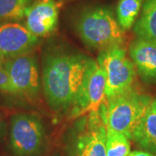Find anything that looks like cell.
Listing matches in <instances>:
<instances>
[{"instance_id": "1", "label": "cell", "mask_w": 156, "mask_h": 156, "mask_svg": "<svg viewBox=\"0 0 156 156\" xmlns=\"http://www.w3.org/2000/svg\"><path fill=\"white\" fill-rule=\"evenodd\" d=\"M92 58L80 53H55L46 56L42 74L43 89L50 108L69 112L87 76Z\"/></svg>"}, {"instance_id": "2", "label": "cell", "mask_w": 156, "mask_h": 156, "mask_svg": "<svg viewBox=\"0 0 156 156\" xmlns=\"http://www.w3.org/2000/svg\"><path fill=\"white\" fill-rule=\"evenodd\" d=\"M76 30L85 44L101 51L122 47L125 41L123 30L113 12L103 6L84 10L78 18Z\"/></svg>"}, {"instance_id": "3", "label": "cell", "mask_w": 156, "mask_h": 156, "mask_svg": "<svg viewBox=\"0 0 156 156\" xmlns=\"http://www.w3.org/2000/svg\"><path fill=\"white\" fill-rule=\"evenodd\" d=\"M107 108L84 115L75 123L68 138V156H107Z\"/></svg>"}, {"instance_id": "4", "label": "cell", "mask_w": 156, "mask_h": 156, "mask_svg": "<svg viewBox=\"0 0 156 156\" xmlns=\"http://www.w3.org/2000/svg\"><path fill=\"white\" fill-rule=\"evenodd\" d=\"M96 62L106 74L105 98L111 100L133 90L136 69L122 47L101 51Z\"/></svg>"}, {"instance_id": "5", "label": "cell", "mask_w": 156, "mask_h": 156, "mask_svg": "<svg viewBox=\"0 0 156 156\" xmlns=\"http://www.w3.org/2000/svg\"><path fill=\"white\" fill-rule=\"evenodd\" d=\"M153 98L131 90L108 101L107 127L131 139L132 132Z\"/></svg>"}, {"instance_id": "6", "label": "cell", "mask_w": 156, "mask_h": 156, "mask_svg": "<svg viewBox=\"0 0 156 156\" xmlns=\"http://www.w3.org/2000/svg\"><path fill=\"white\" fill-rule=\"evenodd\" d=\"M10 144L16 156H37L45 145V128L37 115L17 113L12 115Z\"/></svg>"}, {"instance_id": "7", "label": "cell", "mask_w": 156, "mask_h": 156, "mask_svg": "<svg viewBox=\"0 0 156 156\" xmlns=\"http://www.w3.org/2000/svg\"><path fill=\"white\" fill-rule=\"evenodd\" d=\"M5 69L8 74L15 95L33 100L40 92L41 82L37 60L30 53L7 59Z\"/></svg>"}, {"instance_id": "8", "label": "cell", "mask_w": 156, "mask_h": 156, "mask_svg": "<svg viewBox=\"0 0 156 156\" xmlns=\"http://www.w3.org/2000/svg\"><path fill=\"white\" fill-rule=\"evenodd\" d=\"M106 74L98 62L92 59L84 83L69 110V116L81 117L98 112L105 98Z\"/></svg>"}, {"instance_id": "9", "label": "cell", "mask_w": 156, "mask_h": 156, "mask_svg": "<svg viewBox=\"0 0 156 156\" xmlns=\"http://www.w3.org/2000/svg\"><path fill=\"white\" fill-rule=\"evenodd\" d=\"M38 38L19 23H0V54L6 60L30 53Z\"/></svg>"}, {"instance_id": "10", "label": "cell", "mask_w": 156, "mask_h": 156, "mask_svg": "<svg viewBox=\"0 0 156 156\" xmlns=\"http://www.w3.org/2000/svg\"><path fill=\"white\" fill-rule=\"evenodd\" d=\"M25 26L37 37L55 31L58 23L59 5L56 0H37L25 11Z\"/></svg>"}, {"instance_id": "11", "label": "cell", "mask_w": 156, "mask_h": 156, "mask_svg": "<svg viewBox=\"0 0 156 156\" xmlns=\"http://www.w3.org/2000/svg\"><path fill=\"white\" fill-rule=\"evenodd\" d=\"M129 56L142 80L156 83V43L137 38L130 44Z\"/></svg>"}, {"instance_id": "12", "label": "cell", "mask_w": 156, "mask_h": 156, "mask_svg": "<svg viewBox=\"0 0 156 156\" xmlns=\"http://www.w3.org/2000/svg\"><path fill=\"white\" fill-rule=\"evenodd\" d=\"M131 139L140 148L156 156V99H153L132 132Z\"/></svg>"}, {"instance_id": "13", "label": "cell", "mask_w": 156, "mask_h": 156, "mask_svg": "<svg viewBox=\"0 0 156 156\" xmlns=\"http://www.w3.org/2000/svg\"><path fill=\"white\" fill-rule=\"evenodd\" d=\"M134 30L138 38L156 43V0H146Z\"/></svg>"}, {"instance_id": "14", "label": "cell", "mask_w": 156, "mask_h": 156, "mask_svg": "<svg viewBox=\"0 0 156 156\" xmlns=\"http://www.w3.org/2000/svg\"><path fill=\"white\" fill-rule=\"evenodd\" d=\"M142 6V0H121L117 5V21L123 30L133 27Z\"/></svg>"}, {"instance_id": "15", "label": "cell", "mask_w": 156, "mask_h": 156, "mask_svg": "<svg viewBox=\"0 0 156 156\" xmlns=\"http://www.w3.org/2000/svg\"><path fill=\"white\" fill-rule=\"evenodd\" d=\"M129 153L130 142L128 137L107 127V156H128Z\"/></svg>"}, {"instance_id": "16", "label": "cell", "mask_w": 156, "mask_h": 156, "mask_svg": "<svg viewBox=\"0 0 156 156\" xmlns=\"http://www.w3.org/2000/svg\"><path fill=\"white\" fill-rule=\"evenodd\" d=\"M31 0H0V19L17 20L24 17Z\"/></svg>"}, {"instance_id": "17", "label": "cell", "mask_w": 156, "mask_h": 156, "mask_svg": "<svg viewBox=\"0 0 156 156\" xmlns=\"http://www.w3.org/2000/svg\"><path fill=\"white\" fill-rule=\"evenodd\" d=\"M0 91L6 94L15 95L14 89L5 69H0Z\"/></svg>"}, {"instance_id": "18", "label": "cell", "mask_w": 156, "mask_h": 156, "mask_svg": "<svg viewBox=\"0 0 156 156\" xmlns=\"http://www.w3.org/2000/svg\"><path fill=\"white\" fill-rule=\"evenodd\" d=\"M128 156H155L154 154H151L149 152L147 151H140V150H134L133 152H130Z\"/></svg>"}, {"instance_id": "19", "label": "cell", "mask_w": 156, "mask_h": 156, "mask_svg": "<svg viewBox=\"0 0 156 156\" xmlns=\"http://www.w3.org/2000/svg\"><path fill=\"white\" fill-rule=\"evenodd\" d=\"M5 122H4L2 117L0 115V140L2 139L3 135L5 134Z\"/></svg>"}, {"instance_id": "20", "label": "cell", "mask_w": 156, "mask_h": 156, "mask_svg": "<svg viewBox=\"0 0 156 156\" xmlns=\"http://www.w3.org/2000/svg\"><path fill=\"white\" fill-rule=\"evenodd\" d=\"M6 59L0 54V69H5V65Z\"/></svg>"}]
</instances>
